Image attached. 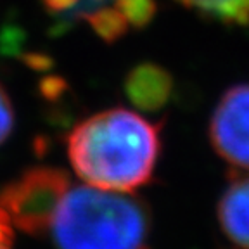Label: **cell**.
Wrapping results in <instances>:
<instances>
[{"instance_id":"cell-6","label":"cell","mask_w":249,"mask_h":249,"mask_svg":"<svg viewBox=\"0 0 249 249\" xmlns=\"http://www.w3.org/2000/svg\"><path fill=\"white\" fill-rule=\"evenodd\" d=\"M14 128V107L4 87L0 85V144L5 142Z\"/></svg>"},{"instance_id":"cell-5","label":"cell","mask_w":249,"mask_h":249,"mask_svg":"<svg viewBox=\"0 0 249 249\" xmlns=\"http://www.w3.org/2000/svg\"><path fill=\"white\" fill-rule=\"evenodd\" d=\"M218 222L225 237L239 249H249V175L235 178L218 204Z\"/></svg>"},{"instance_id":"cell-7","label":"cell","mask_w":249,"mask_h":249,"mask_svg":"<svg viewBox=\"0 0 249 249\" xmlns=\"http://www.w3.org/2000/svg\"><path fill=\"white\" fill-rule=\"evenodd\" d=\"M11 248H12V239L0 237V249H11Z\"/></svg>"},{"instance_id":"cell-4","label":"cell","mask_w":249,"mask_h":249,"mask_svg":"<svg viewBox=\"0 0 249 249\" xmlns=\"http://www.w3.org/2000/svg\"><path fill=\"white\" fill-rule=\"evenodd\" d=\"M210 139L222 160L249 170V83L222 95L210 121Z\"/></svg>"},{"instance_id":"cell-2","label":"cell","mask_w":249,"mask_h":249,"mask_svg":"<svg viewBox=\"0 0 249 249\" xmlns=\"http://www.w3.org/2000/svg\"><path fill=\"white\" fill-rule=\"evenodd\" d=\"M51 230L57 249H144L149 216L137 199L87 183L68 189Z\"/></svg>"},{"instance_id":"cell-3","label":"cell","mask_w":249,"mask_h":249,"mask_svg":"<svg viewBox=\"0 0 249 249\" xmlns=\"http://www.w3.org/2000/svg\"><path fill=\"white\" fill-rule=\"evenodd\" d=\"M70 187V178L62 170L31 168L4 187L0 192V208L16 229L30 235H43L51 230L59 204Z\"/></svg>"},{"instance_id":"cell-1","label":"cell","mask_w":249,"mask_h":249,"mask_svg":"<svg viewBox=\"0 0 249 249\" xmlns=\"http://www.w3.org/2000/svg\"><path fill=\"white\" fill-rule=\"evenodd\" d=\"M160 149L158 126L124 107L92 114L68 137V158L76 175L113 192H133L145 185Z\"/></svg>"}]
</instances>
